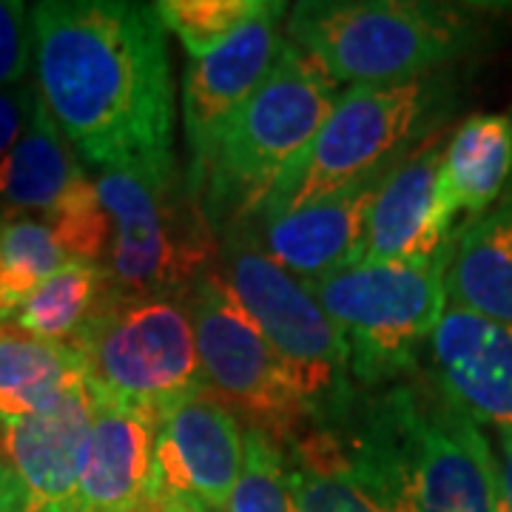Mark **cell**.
<instances>
[{"label":"cell","instance_id":"obj_7","mask_svg":"<svg viewBox=\"0 0 512 512\" xmlns=\"http://www.w3.org/2000/svg\"><path fill=\"white\" fill-rule=\"evenodd\" d=\"M94 191L111 220L100 265L120 293H188L220 262V237L177 160L103 168Z\"/></svg>","mask_w":512,"mask_h":512},{"label":"cell","instance_id":"obj_21","mask_svg":"<svg viewBox=\"0 0 512 512\" xmlns=\"http://www.w3.org/2000/svg\"><path fill=\"white\" fill-rule=\"evenodd\" d=\"M510 177L512 114H473L447 137L441 185L456 217H478L493 208Z\"/></svg>","mask_w":512,"mask_h":512},{"label":"cell","instance_id":"obj_14","mask_svg":"<svg viewBox=\"0 0 512 512\" xmlns=\"http://www.w3.org/2000/svg\"><path fill=\"white\" fill-rule=\"evenodd\" d=\"M427 365V379L478 427L512 430V325L447 305Z\"/></svg>","mask_w":512,"mask_h":512},{"label":"cell","instance_id":"obj_20","mask_svg":"<svg viewBox=\"0 0 512 512\" xmlns=\"http://www.w3.org/2000/svg\"><path fill=\"white\" fill-rule=\"evenodd\" d=\"M86 171L37 94L32 120L0 163V205L12 214H52Z\"/></svg>","mask_w":512,"mask_h":512},{"label":"cell","instance_id":"obj_10","mask_svg":"<svg viewBox=\"0 0 512 512\" xmlns=\"http://www.w3.org/2000/svg\"><path fill=\"white\" fill-rule=\"evenodd\" d=\"M185 299L194 319L205 390L245 421V427L268 433L276 444L308 427L311 421L285 382L274 350L220 271H205Z\"/></svg>","mask_w":512,"mask_h":512},{"label":"cell","instance_id":"obj_13","mask_svg":"<svg viewBox=\"0 0 512 512\" xmlns=\"http://www.w3.org/2000/svg\"><path fill=\"white\" fill-rule=\"evenodd\" d=\"M444 134H433L396 165L373 202L362 262L430 265L450 254L456 211L444 197Z\"/></svg>","mask_w":512,"mask_h":512},{"label":"cell","instance_id":"obj_12","mask_svg":"<svg viewBox=\"0 0 512 512\" xmlns=\"http://www.w3.org/2000/svg\"><path fill=\"white\" fill-rule=\"evenodd\" d=\"M285 3H265V9L239 26L214 52L188 57L183 74V126L188 143V171L205 160L211 143L237 109L265 83L288 37L279 23Z\"/></svg>","mask_w":512,"mask_h":512},{"label":"cell","instance_id":"obj_31","mask_svg":"<svg viewBox=\"0 0 512 512\" xmlns=\"http://www.w3.org/2000/svg\"><path fill=\"white\" fill-rule=\"evenodd\" d=\"M501 490L512 510V430H501Z\"/></svg>","mask_w":512,"mask_h":512},{"label":"cell","instance_id":"obj_3","mask_svg":"<svg viewBox=\"0 0 512 512\" xmlns=\"http://www.w3.org/2000/svg\"><path fill=\"white\" fill-rule=\"evenodd\" d=\"M336 100L339 86L288 40L265 83L222 126L205 160L185 171L217 237L259 217Z\"/></svg>","mask_w":512,"mask_h":512},{"label":"cell","instance_id":"obj_6","mask_svg":"<svg viewBox=\"0 0 512 512\" xmlns=\"http://www.w3.org/2000/svg\"><path fill=\"white\" fill-rule=\"evenodd\" d=\"M453 106L450 83L441 72L402 83L350 86L256 220L308 208L384 165L402 163L439 134L436 128Z\"/></svg>","mask_w":512,"mask_h":512},{"label":"cell","instance_id":"obj_30","mask_svg":"<svg viewBox=\"0 0 512 512\" xmlns=\"http://www.w3.org/2000/svg\"><path fill=\"white\" fill-rule=\"evenodd\" d=\"M0 512H26V498L20 490L18 478L6 458L0 453Z\"/></svg>","mask_w":512,"mask_h":512},{"label":"cell","instance_id":"obj_25","mask_svg":"<svg viewBox=\"0 0 512 512\" xmlns=\"http://www.w3.org/2000/svg\"><path fill=\"white\" fill-rule=\"evenodd\" d=\"M242 444V470L225 512H299L282 447L254 427H245Z\"/></svg>","mask_w":512,"mask_h":512},{"label":"cell","instance_id":"obj_22","mask_svg":"<svg viewBox=\"0 0 512 512\" xmlns=\"http://www.w3.org/2000/svg\"><path fill=\"white\" fill-rule=\"evenodd\" d=\"M279 447L299 512H393L353 476L333 430L308 424Z\"/></svg>","mask_w":512,"mask_h":512},{"label":"cell","instance_id":"obj_5","mask_svg":"<svg viewBox=\"0 0 512 512\" xmlns=\"http://www.w3.org/2000/svg\"><path fill=\"white\" fill-rule=\"evenodd\" d=\"M288 40L336 86H382L439 74L473 46L476 32L439 3L305 0L288 12Z\"/></svg>","mask_w":512,"mask_h":512},{"label":"cell","instance_id":"obj_9","mask_svg":"<svg viewBox=\"0 0 512 512\" xmlns=\"http://www.w3.org/2000/svg\"><path fill=\"white\" fill-rule=\"evenodd\" d=\"M447 256L430 265L356 262L308 282L350 348L359 390H379L419 373L421 353L444 316Z\"/></svg>","mask_w":512,"mask_h":512},{"label":"cell","instance_id":"obj_17","mask_svg":"<svg viewBox=\"0 0 512 512\" xmlns=\"http://www.w3.org/2000/svg\"><path fill=\"white\" fill-rule=\"evenodd\" d=\"M157 416L94 399L89 456L74 512H146Z\"/></svg>","mask_w":512,"mask_h":512},{"label":"cell","instance_id":"obj_32","mask_svg":"<svg viewBox=\"0 0 512 512\" xmlns=\"http://www.w3.org/2000/svg\"><path fill=\"white\" fill-rule=\"evenodd\" d=\"M493 512H512L510 510V501H507V495H504V490H501V493H498V498H495Z\"/></svg>","mask_w":512,"mask_h":512},{"label":"cell","instance_id":"obj_11","mask_svg":"<svg viewBox=\"0 0 512 512\" xmlns=\"http://www.w3.org/2000/svg\"><path fill=\"white\" fill-rule=\"evenodd\" d=\"M242 421L200 390L157 416L146 512H225L242 453Z\"/></svg>","mask_w":512,"mask_h":512},{"label":"cell","instance_id":"obj_33","mask_svg":"<svg viewBox=\"0 0 512 512\" xmlns=\"http://www.w3.org/2000/svg\"><path fill=\"white\" fill-rule=\"evenodd\" d=\"M9 311H6V302H3V293H0V319H6Z\"/></svg>","mask_w":512,"mask_h":512},{"label":"cell","instance_id":"obj_18","mask_svg":"<svg viewBox=\"0 0 512 512\" xmlns=\"http://www.w3.org/2000/svg\"><path fill=\"white\" fill-rule=\"evenodd\" d=\"M447 305L512 325V188L456 225L444 268Z\"/></svg>","mask_w":512,"mask_h":512},{"label":"cell","instance_id":"obj_23","mask_svg":"<svg viewBox=\"0 0 512 512\" xmlns=\"http://www.w3.org/2000/svg\"><path fill=\"white\" fill-rule=\"evenodd\" d=\"M109 279L100 265L69 262L46 282H40L12 313L15 322L29 333L49 342L69 345L74 336L97 311L100 299L106 296Z\"/></svg>","mask_w":512,"mask_h":512},{"label":"cell","instance_id":"obj_28","mask_svg":"<svg viewBox=\"0 0 512 512\" xmlns=\"http://www.w3.org/2000/svg\"><path fill=\"white\" fill-rule=\"evenodd\" d=\"M32 63V20L29 6L0 0V89L26 83Z\"/></svg>","mask_w":512,"mask_h":512},{"label":"cell","instance_id":"obj_15","mask_svg":"<svg viewBox=\"0 0 512 512\" xmlns=\"http://www.w3.org/2000/svg\"><path fill=\"white\" fill-rule=\"evenodd\" d=\"M92 424L89 384H80L46 413L0 421V453L18 478L26 512H74Z\"/></svg>","mask_w":512,"mask_h":512},{"label":"cell","instance_id":"obj_16","mask_svg":"<svg viewBox=\"0 0 512 512\" xmlns=\"http://www.w3.org/2000/svg\"><path fill=\"white\" fill-rule=\"evenodd\" d=\"M396 165H384L308 208L254 220L262 248L302 282H316L362 262L373 202Z\"/></svg>","mask_w":512,"mask_h":512},{"label":"cell","instance_id":"obj_1","mask_svg":"<svg viewBox=\"0 0 512 512\" xmlns=\"http://www.w3.org/2000/svg\"><path fill=\"white\" fill-rule=\"evenodd\" d=\"M37 92L74 154L103 168L174 157V80L154 3L29 6Z\"/></svg>","mask_w":512,"mask_h":512},{"label":"cell","instance_id":"obj_27","mask_svg":"<svg viewBox=\"0 0 512 512\" xmlns=\"http://www.w3.org/2000/svg\"><path fill=\"white\" fill-rule=\"evenodd\" d=\"M43 220L52 225L57 242L63 245L72 262H89V265L106 262L111 245V220L89 174H83L55 211L46 214Z\"/></svg>","mask_w":512,"mask_h":512},{"label":"cell","instance_id":"obj_26","mask_svg":"<svg viewBox=\"0 0 512 512\" xmlns=\"http://www.w3.org/2000/svg\"><path fill=\"white\" fill-rule=\"evenodd\" d=\"M265 3L268 0H163L154 6L165 32L180 37L188 57H202L256 18Z\"/></svg>","mask_w":512,"mask_h":512},{"label":"cell","instance_id":"obj_29","mask_svg":"<svg viewBox=\"0 0 512 512\" xmlns=\"http://www.w3.org/2000/svg\"><path fill=\"white\" fill-rule=\"evenodd\" d=\"M37 94H40L37 83H18L0 89V163L18 146V140L29 126Z\"/></svg>","mask_w":512,"mask_h":512},{"label":"cell","instance_id":"obj_24","mask_svg":"<svg viewBox=\"0 0 512 512\" xmlns=\"http://www.w3.org/2000/svg\"><path fill=\"white\" fill-rule=\"evenodd\" d=\"M72 259L57 242L52 225L32 214H0V293L9 316L40 282Z\"/></svg>","mask_w":512,"mask_h":512},{"label":"cell","instance_id":"obj_4","mask_svg":"<svg viewBox=\"0 0 512 512\" xmlns=\"http://www.w3.org/2000/svg\"><path fill=\"white\" fill-rule=\"evenodd\" d=\"M217 271L271 345L308 421L339 430L362 390L353 379L348 342L311 285L262 248L251 222L222 231Z\"/></svg>","mask_w":512,"mask_h":512},{"label":"cell","instance_id":"obj_8","mask_svg":"<svg viewBox=\"0 0 512 512\" xmlns=\"http://www.w3.org/2000/svg\"><path fill=\"white\" fill-rule=\"evenodd\" d=\"M69 345L100 402L160 416L205 390L185 293H120L109 285Z\"/></svg>","mask_w":512,"mask_h":512},{"label":"cell","instance_id":"obj_2","mask_svg":"<svg viewBox=\"0 0 512 512\" xmlns=\"http://www.w3.org/2000/svg\"><path fill=\"white\" fill-rule=\"evenodd\" d=\"M353 476L393 512H493L501 467L427 373L365 390L333 430Z\"/></svg>","mask_w":512,"mask_h":512},{"label":"cell","instance_id":"obj_19","mask_svg":"<svg viewBox=\"0 0 512 512\" xmlns=\"http://www.w3.org/2000/svg\"><path fill=\"white\" fill-rule=\"evenodd\" d=\"M86 384L80 353L49 342L15 322L0 319V421H18L52 410Z\"/></svg>","mask_w":512,"mask_h":512}]
</instances>
